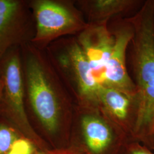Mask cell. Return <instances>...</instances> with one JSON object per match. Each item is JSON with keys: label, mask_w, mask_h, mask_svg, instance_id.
<instances>
[{"label": "cell", "mask_w": 154, "mask_h": 154, "mask_svg": "<svg viewBox=\"0 0 154 154\" xmlns=\"http://www.w3.org/2000/svg\"><path fill=\"white\" fill-rule=\"evenodd\" d=\"M24 100L33 120L50 141L69 147L75 103L45 50L31 42L21 46Z\"/></svg>", "instance_id": "6da1fadb"}, {"label": "cell", "mask_w": 154, "mask_h": 154, "mask_svg": "<svg viewBox=\"0 0 154 154\" xmlns=\"http://www.w3.org/2000/svg\"><path fill=\"white\" fill-rule=\"evenodd\" d=\"M128 19L134 34L127 51V69L139 107L133 139L154 152V0H145Z\"/></svg>", "instance_id": "7a4b0ae2"}, {"label": "cell", "mask_w": 154, "mask_h": 154, "mask_svg": "<svg viewBox=\"0 0 154 154\" xmlns=\"http://www.w3.org/2000/svg\"><path fill=\"white\" fill-rule=\"evenodd\" d=\"M75 105L97 107L100 86L75 36L58 39L45 49Z\"/></svg>", "instance_id": "3957f363"}, {"label": "cell", "mask_w": 154, "mask_h": 154, "mask_svg": "<svg viewBox=\"0 0 154 154\" xmlns=\"http://www.w3.org/2000/svg\"><path fill=\"white\" fill-rule=\"evenodd\" d=\"M128 140L98 107L75 105L69 147L81 154H119Z\"/></svg>", "instance_id": "277c9868"}, {"label": "cell", "mask_w": 154, "mask_h": 154, "mask_svg": "<svg viewBox=\"0 0 154 154\" xmlns=\"http://www.w3.org/2000/svg\"><path fill=\"white\" fill-rule=\"evenodd\" d=\"M35 34L31 43L45 50L58 39L76 36L88 26L75 0H28Z\"/></svg>", "instance_id": "5b68a950"}, {"label": "cell", "mask_w": 154, "mask_h": 154, "mask_svg": "<svg viewBox=\"0 0 154 154\" xmlns=\"http://www.w3.org/2000/svg\"><path fill=\"white\" fill-rule=\"evenodd\" d=\"M0 79L2 84L0 112L5 121L40 147L48 149L32 126L25 109L21 46L11 49L0 61Z\"/></svg>", "instance_id": "8992f818"}, {"label": "cell", "mask_w": 154, "mask_h": 154, "mask_svg": "<svg viewBox=\"0 0 154 154\" xmlns=\"http://www.w3.org/2000/svg\"><path fill=\"white\" fill-rule=\"evenodd\" d=\"M108 26L114 44L106 65L103 86L137 95L136 88L127 69V51L134 34V28L128 18L111 19Z\"/></svg>", "instance_id": "52a82bcc"}, {"label": "cell", "mask_w": 154, "mask_h": 154, "mask_svg": "<svg viewBox=\"0 0 154 154\" xmlns=\"http://www.w3.org/2000/svg\"><path fill=\"white\" fill-rule=\"evenodd\" d=\"M35 34L28 0H0V61L11 48L31 42Z\"/></svg>", "instance_id": "ba28073f"}, {"label": "cell", "mask_w": 154, "mask_h": 154, "mask_svg": "<svg viewBox=\"0 0 154 154\" xmlns=\"http://www.w3.org/2000/svg\"><path fill=\"white\" fill-rule=\"evenodd\" d=\"M75 37L91 67L95 80L100 86H103L106 67L114 44L108 23H88Z\"/></svg>", "instance_id": "9c48e42d"}, {"label": "cell", "mask_w": 154, "mask_h": 154, "mask_svg": "<svg viewBox=\"0 0 154 154\" xmlns=\"http://www.w3.org/2000/svg\"><path fill=\"white\" fill-rule=\"evenodd\" d=\"M97 107L123 132L129 140H134L139 109L137 95L101 86L98 93Z\"/></svg>", "instance_id": "30bf717a"}, {"label": "cell", "mask_w": 154, "mask_h": 154, "mask_svg": "<svg viewBox=\"0 0 154 154\" xmlns=\"http://www.w3.org/2000/svg\"><path fill=\"white\" fill-rule=\"evenodd\" d=\"M88 23H107L115 17L133 16L143 5L144 0H75Z\"/></svg>", "instance_id": "8fae6325"}, {"label": "cell", "mask_w": 154, "mask_h": 154, "mask_svg": "<svg viewBox=\"0 0 154 154\" xmlns=\"http://www.w3.org/2000/svg\"><path fill=\"white\" fill-rule=\"evenodd\" d=\"M18 130L5 121H0V154H6L20 138Z\"/></svg>", "instance_id": "7c38bea8"}, {"label": "cell", "mask_w": 154, "mask_h": 154, "mask_svg": "<svg viewBox=\"0 0 154 154\" xmlns=\"http://www.w3.org/2000/svg\"><path fill=\"white\" fill-rule=\"evenodd\" d=\"M35 145L27 138L20 137L15 141L6 154H35Z\"/></svg>", "instance_id": "4fadbf2b"}, {"label": "cell", "mask_w": 154, "mask_h": 154, "mask_svg": "<svg viewBox=\"0 0 154 154\" xmlns=\"http://www.w3.org/2000/svg\"><path fill=\"white\" fill-rule=\"evenodd\" d=\"M119 154H154V152L137 140H128L122 146Z\"/></svg>", "instance_id": "5bb4252c"}, {"label": "cell", "mask_w": 154, "mask_h": 154, "mask_svg": "<svg viewBox=\"0 0 154 154\" xmlns=\"http://www.w3.org/2000/svg\"><path fill=\"white\" fill-rule=\"evenodd\" d=\"M35 154H81L70 147L37 151Z\"/></svg>", "instance_id": "9a60e30c"}, {"label": "cell", "mask_w": 154, "mask_h": 154, "mask_svg": "<svg viewBox=\"0 0 154 154\" xmlns=\"http://www.w3.org/2000/svg\"><path fill=\"white\" fill-rule=\"evenodd\" d=\"M2 84L1 80L0 79V100H1V92H2Z\"/></svg>", "instance_id": "2e32d148"}]
</instances>
